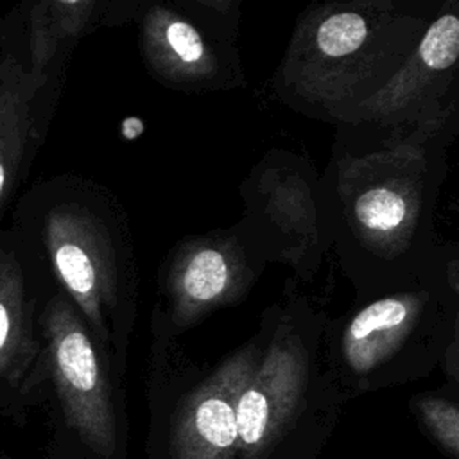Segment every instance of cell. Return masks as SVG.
Masks as SVG:
<instances>
[{
	"instance_id": "cell-4",
	"label": "cell",
	"mask_w": 459,
	"mask_h": 459,
	"mask_svg": "<svg viewBox=\"0 0 459 459\" xmlns=\"http://www.w3.org/2000/svg\"><path fill=\"white\" fill-rule=\"evenodd\" d=\"M454 342H459L455 244H445L407 281L355 298L344 314L328 316L323 333L328 368L357 387L429 371Z\"/></svg>"
},
{
	"instance_id": "cell-10",
	"label": "cell",
	"mask_w": 459,
	"mask_h": 459,
	"mask_svg": "<svg viewBox=\"0 0 459 459\" xmlns=\"http://www.w3.org/2000/svg\"><path fill=\"white\" fill-rule=\"evenodd\" d=\"M459 0H443L402 70L353 124L411 127L459 113Z\"/></svg>"
},
{
	"instance_id": "cell-3",
	"label": "cell",
	"mask_w": 459,
	"mask_h": 459,
	"mask_svg": "<svg viewBox=\"0 0 459 459\" xmlns=\"http://www.w3.org/2000/svg\"><path fill=\"white\" fill-rule=\"evenodd\" d=\"M30 203L54 285L122 369L138 314V271L126 210L104 185L77 176L38 185Z\"/></svg>"
},
{
	"instance_id": "cell-1",
	"label": "cell",
	"mask_w": 459,
	"mask_h": 459,
	"mask_svg": "<svg viewBox=\"0 0 459 459\" xmlns=\"http://www.w3.org/2000/svg\"><path fill=\"white\" fill-rule=\"evenodd\" d=\"M457 131L459 113L411 127L335 126L317 201L355 298L407 281L439 255L434 219Z\"/></svg>"
},
{
	"instance_id": "cell-11",
	"label": "cell",
	"mask_w": 459,
	"mask_h": 459,
	"mask_svg": "<svg viewBox=\"0 0 459 459\" xmlns=\"http://www.w3.org/2000/svg\"><path fill=\"white\" fill-rule=\"evenodd\" d=\"M271 330V305L256 332L179 394L170 423L174 459H235L237 405L255 375Z\"/></svg>"
},
{
	"instance_id": "cell-14",
	"label": "cell",
	"mask_w": 459,
	"mask_h": 459,
	"mask_svg": "<svg viewBox=\"0 0 459 459\" xmlns=\"http://www.w3.org/2000/svg\"><path fill=\"white\" fill-rule=\"evenodd\" d=\"M34 303L27 294L23 269L5 253L0 273V380L18 385L39 360L41 341L34 328Z\"/></svg>"
},
{
	"instance_id": "cell-7",
	"label": "cell",
	"mask_w": 459,
	"mask_h": 459,
	"mask_svg": "<svg viewBox=\"0 0 459 459\" xmlns=\"http://www.w3.org/2000/svg\"><path fill=\"white\" fill-rule=\"evenodd\" d=\"M319 174L307 156L269 149L238 186L242 215L235 226L265 258L308 283L330 253L317 201Z\"/></svg>"
},
{
	"instance_id": "cell-16",
	"label": "cell",
	"mask_w": 459,
	"mask_h": 459,
	"mask_svg": "<svg viewBox=\"0 0 459 459\" xmlns=\"http://www.w3.org/2000/svg\"><path fill=\"white\" fill-rule=\"evenodd\" d=\"M5 253L2 247H0V273H2V267H4V260H5Z\"/></svg>"
},
{
	"instance_id": "cell-13",
	"label": "cell",
	"mask_w": 459,
	"mask_h": 459,
	"mask_svg": "<svg viewBox=\"0 0 459 459\" xmlns=\"http://www.w3.org/2000/svg\"><path fill=\"white\" fill-rule=\"evenodd\" d=\"M57 75L36 74L13 56L0 63V210L14 188L34 129V104Z\"/></svg>"
},
{
	"instance_id": "cell-15",
	"label": "cell",
	"mask_w": 459,
	"mask_h": 459,
	"mask_svg": "<svg viewBox=\"0 0 459 459\" xmlns=\"http://www.w3.org/2000/svg\"><path fill=\"white\" fill-rule=\"evenodd\" d=\"M416 411L432 437L452 455L459 452V409L450 398L423 394L414 400Z\"/></svg>"
},
{
	"instance_id": "cell-12",
	"label": "cell",
	"mask_w": 459,
	"mask_h": 459,
	"mask_svg": "<svg viewBox=\"0 0 459 459\" xmlns=\"http://www.w3.org/2000/svg\"><path fill=\"white\" fill-rule=\"evenodd\" d=\"M142 2H97V0H43L32 5L29 14L30 70L52 74L57 57L75 39L99 25H122L134 20Z\"/></svg>"
},
{
	"instance_id": "cell-9",
	"label": "cell",
	"mask_w": 459,
	"mask_h": 459,
	"mask_svg": "<svg viewBox=\"0 0 459 459\" xmlns=\"http://www.w3.org/2000/svg\"><path fill=\"white\" fill-rule=\"evenodd\" d=\"M38 330L39 362L50 373L68 427L95 454L109 457L117 445L115 364L57 287L41 307Z\"/></svg>"
},
{
	"instance_id": "cell-5",
	"label": "cell",
	"mask_w": 459,
	"mask_h": 459,
	"mask_svg": "<svg viewBox=\"0 0 459 459\" xmlns=\"http://www.w3.org/2000/svg\"><path fill=\"white\" fill-rule=\"evenodd\" d=\"M328 316L307 296L289 294L271 305V330L258 368L237 405V454L265 459L305 411L326 362Z\"/></svg>"
},
{
	"instance_id": "cell-2",
	"label": "cell",
	"mask_w": 459,
	"mask_h": 459,
	"mask_svg": "<svg viewBox=\"0 0 459 459\" xmlns=\"http://www.w3.org/2000/svg\"><path fill=\"white\" fill-rule=\"evenodd\" d=\"M443 0H330L310 4L294 23L273 72L274 97L332 126L359 109L407 63Z\"/></svg>"
},
{
	"instance_id": "cell-8",
	"label": "cell",
	"mask_w": 459,
	"mask_h": 459,
	"mask_svg": "<svg viewBox=\"0 0 459 459\" xmlns=\"http://www.w3.org/2000/svg\"><path fill=\"white\" fill-rule=\"evenodd\" d=\"M265 265L235 224L181 238L156 274L151 333L178 339L213 312L240 303Z\"/></svg>"
},
{
	"instance_id": "cell-6",
	"label": "cell",
	"mask_w": 459,
	"mask_h": 459,
	"mask_svg": "<svg viewBox=\"0 0 459 459\" xmlns=\"http://www.w3.org/2000/svg\"><path fill=\"white\" fill-rule=\"evenodd\" d=\"M238 18L237 0H143L134 22L147 74L183 93L246 86Z\"/></svg>"
}]
</instances>
